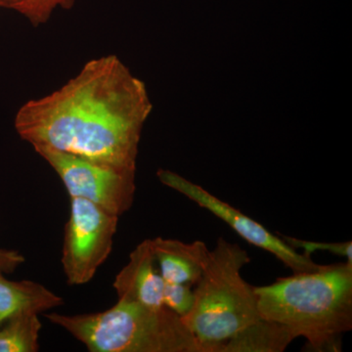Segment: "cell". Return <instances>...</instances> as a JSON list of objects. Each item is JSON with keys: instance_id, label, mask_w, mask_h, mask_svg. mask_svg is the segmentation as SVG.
I'll use <instances>...</instances> for the list:
<instances>
[{"instance_id": "6da1fadb", "label": "cell", "mask_w": 352, "mask_h": 352, "mask_svg": "<svg viewBox=\"0 0 352 352\" xmlns=\"http://www.w3.org/2000/svg\"><path fill=\"white\" fill-rule=\"evenodd\" d=\"M153 105L145 83L116 55L90 60L52 94L18 110L15 129L38 150L136 171L139 141Z\"/></svg>"}, {"instance_id": "9c48e42d", "label": "cell", "mask_w": 352, "mask_h": 352, "mask_svg": "<svg viewBox=\"0 0 352 352\" xmlns=\"http://www.w3.org/2000/svg\"><path fill=\"white\" fill-rule=\"evenodd\" d=\"M153 249L164 281L190 286L200 280L210 251L201 241L184 243L162 237L153 239Z\"/></svg>"}, {"instance_id": "4fadbf2b", "label": "cell", "mask_w": 352, "mask_h": 352, "mask_svg": "<svg viewBox=\"0 0 352 352\" xmlns=\"http://www.w3.org/2000/svg\"><path fill=\"white\" fill-rule=\"evenodd\" d=\"M76 0H20L13 10L25 16L32 25L38 27L50 19L57 8L71 9Z\"/></svg>"}, {"instance_id": "277c9868", "label": "cell", "mask_w": 352, "mask_h": 352, "mask_svg": "<svg viewBox=\"0 0 352 352\" xmlns=\"http://www.w3.org/2000/svg\"><path fill=\"white\" fill-rule=\"evenodd\" d=\"M250 261L245 250L223 238L208 251L195 302L182 318L205 352H221L227 340L261 318L256 289L241 274Z\"/></svg>"}, {"instance_id": "9a60e30c", "label": "cell", "mask_w": 352, "mask_h": 352, "mask_svg": "<svg viewBox=\"0 0 352 352\" xmlns=\"http://www.w3.org/2000/svg\"><path fill=\"white\" fill-rule=\"evenodd\" d=\"M281 236V239L289 247L293 248L294 250L302 249L303 254L307 256H311L314 252L317 251L329 252L336 256H344L346 258V261L352 263L351 241L344 243H319L296 239V238L289 237V236Z\"/></svg>"}, {"instance_id": "2e32d148", "label": "cell", "mask_w": 352, "mask_h": 352, "mask_svg": "<svg viewBox=\"0 0 352 352\" xmlns=\"http://www.w3.org/2000/svg\"><path fill=\"white\" fill-rule=\"evenodd\" d=\"M25 263V258L20 252L12 250L0 249V273L13 272L18 266Z\"/></svg>"}, {"instance_id": "ac0fdd59", "label": "cell", "mask_w": 352, "mask_h": 352, "mask_svg": "<svg viewBox=\"0 0 352 352\" xmlns=\"http://www.w3.org/2000/svg\"><path fill=\"white\" fill-rule=\"evenodd\" d=\"M0 7H1V4H0Z\"/></svg>"}, {"instance_id": "5bb4252c", "label": "cell", "mask_w": 352, "mask_h": 352, "mask_svg": "<svg viewBox=\"0 0 352 352\" xmlns=\"http://www.w3.org/2000/svg\"><path fill=\"white\" fill-rule=\"evenodd\" d=\"M163 302L164 307L183 318L191 311L195 294L190 285L164 282Z\"/></svg>"}, {"instance_id": "ba28073f", "label": "cell", "mask_w": 352, "mask_h": 352, "mask_svg": "<svg viewBox=\"0 0 352 352\" xmlns=\"http://www.w3.org/2000/svg\"><path fill=\"white\" fill-rule=\"evenodd\" d=\"M164 282L155 258L153 239H147L131 252L129 263L116 276L113 288L119 300L160 308L164 307Z\"/></svg>"}, {"instance_id": "3957f363", "label": "cell", "mask_w": 352, "mask_h": 352, "mask_svg": "<svg viewBox=\"0 0 352 352\" xmlns=\"http://www.w3.org/2000/svg\"><path fill=\"white\" fill-rule=\"evenodd\" d=\"M46 318L91 352H205L182 317L166 307L119 300L97 314H53Z\"/></svg>"}, {"instance_id": "5b68a950", "label": "cell", "mask_w": 352, "mask_h": 352, "mask_svg": "<svg viewBox=\"0 0 352 352\" xmlns=\"http://www.w3.org/2000/svg\"><path fill=\"white\" fill-rule=\"evenodd\" d=\"M119 219L95 204L71 198L62 252V265L69 285L82 286L94 279L112 252Z\"/></svg>"}, {"instance_id": "52a82bcc", "label": "cell", "mask_w": 352, "mask_h": 352, "mask_svg": "<svg viewBox=\"0 0 352 352\" xmlns=\"http://www.w3.org/2000/svg\"><path fill=\"white\" fill-rule=\"evenodd\" d=\"M157 175L164 185L175 190L223 220L243 239L254 247L270 252L294 273L310 272L321 267V264L314 263L310 256L296 252L286 244L281 237L271 233L263 224L212 195L203 187L171 170H159Z\"/></svg>"}, {"instance_id": "8fae6325", "label": "cell", "mask_w": 352, "mask_h": 352, "mask_svg": "<svg viewBox=\"0 0 352 352\" xmlns=\"http://www.w3.org/2000/svg\"><path fill=\"white\" fill-rule=\"evenodd\" d=\"M296 339L289 329L261 318L227 340L221 352H282Z\"/></svg>"}, {"instance_id": "30bf717a", "label": "cell", "mask_w": 352, "mask_h": 352, "mask_svg": "<svg viewBox=\"0 0 352 352\" xmlns=\"http://www.w3.org/2000/svg\"><path fill=\"white\" fill-rule=\"evenodd\" d=\"M61 296L36 282L11 281L0 273V327L17 315L47 311L63 305Z\"/></svg>"}, {"instance_id": "7a4b0ae2", "label": "cell", "mask_w": 352, "mask_h": 352, "mask_svg": "<svg viewBox=\"0 0 352 352\" xmlns=\"http://www.w3.org/2000/svg\"><path fill=\"white\" fill-rule=\"evenodd\" d=\"M254 289L261 318L305 338L310 351H342V335L352 329V263L294 273Z\"/></svg>"}, {"instance_id": "7c38bea8", "label": "cell", "mask_w": 352, "mask_h": 352, "mask_svg": "<svg viewBox=\"0 0 352 352\" xmlns=\"http://www.w3.org/2000/svg\"><path fill=\"white\" fill-rule=\"evenodd\" d=\"M41 322L38 314H25L9 319L0 327V352H36Z\"/></svg>"}, {"instance_id": "e0dca14e", "label": "cell", "mask_w": 352, "mask_h": 352, "mask_svg": "<svg viewBox=\"0 0 352 352\" xmlns=\"http://www.w3.org/2000/svg\"><path fill=\"white\" fill-rule=\"evenodd\" d=\"M20 0H0V4H1V7L13 9L14 6Z\"/></svg>"}, {"instance_id": "8992f818", "label": "cell", "mask_w": 352, "mask_h": 352, "mask_svg": "<svg viewBox=\"0 0 352 352\" xmlns=\"http://www.w3.org/2000/svg\"><path fill=\"white\" fill-rule=\"evenodd\" d=\"M36 152L56 171L71 198L83 199L119 217L131 208L136 171L117 170L51 150Z\"/></svg>"}]
</instances>
